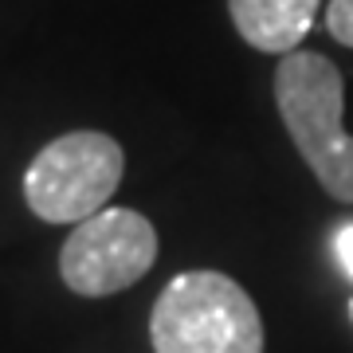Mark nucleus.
I'll return each mask as SVG.
<instances>
[{"instance_id": "nucleus-1", "label": "nucleus", "mask_w": 353, "mask_h": 353, "mask_svg": "<svg viewBox=\"0 0 353 353\" xmlns=\"http://www.w3.org/2000/svg\"><path fill=\"white\" fill-rule=\"evenodd\" d=\"M275 106L294 150L318 185L341 204H353V138L345 134V83L318 51H290L275 71Z\"/></svg>"}, {"instance_id": "nucleus-2", "label": "nucleus", "mask_w": 353, "mask_h": 353, "mask_svg": "<svg viewBox=\"0 0 353 353\" xmlns=\"http://www.w3.org/2000/svg\"><path fill=\"white\" fill-rule=\"evenodd\" d=\"M153 353H263V318L224 271H181L150 314Z\"/></svg>"}, {"instance_id": "nucleus-3", "label": "nucleus", "mask_w": 353, "mask_h": 353, "mask_svg": "<svg viewBox=\"0 0 353 353\" xmlns=\"http://www.w3.org/2000/svg\"><path fill=\"white\" fill-rule=\"evenodd\" d=\"M122 173L126 153L110 134L75 130L36 153L24 173V201L48 224H83L110 204Z\"/></svg>"}, {"instance_id": "nucleus-4", "label": "nucleus", "mask_w": 353, "mask_h": 353, "mask_svg": "<svg viewBox=\"0 0 353 353\" xmlns=\"http://www.w3.org/2000/svg\"><path fill=\"white\" fill-rule=\"evenodd\" d=\"M157 263V232L134 208H102L67 236L59 275L83 299H106L134 287Z\"/></svg>"}, {"instance_id": "nucleus-5", "label": "nucleus", "mask_w": 353, "mask_h": 353, "mask_svg": "<svg viewBox=\"0 0 353 353\" xmlns=\"http://www.w3.org/2000/svg\"><path fill=\"white\" fill-rule=\"evenodd\" d=\"M322 0H228V16L255 51L290 55L318 20Z\"/></svg>"}, {"instance_id": "nucleus-6", "label": "nucleus", "mask_w": 353, "mask_h": 353, "mask_svg": "<svg viewBox=\"0 0 353 353\" xmlns=\"http://www.w3.org/2000/svg\"><path fill=\"white\" fill-rule=\"evenodd\" d=\"M326 32L338 39L341 48H353V0H330Z\"/></svg>"}, {"instance_id": "nucleus-7", "label": "nucleus", "mask_w": 353, "mask_h": 353, "mask_svg": "<svg viewBox=\"0 0 353 353\" xmlns=\"http://www.w3.org/2000/svg\"><path fill=\"white\" fill-rule=\"evenodd\" d=\"M334 252H338L341 271L353 279V220H350V224H341L338 232H334Z\"/></svg>"}, {"instance_id": "nucleus-8", "label": "nucleus", "mask_w": 353, "mask_h": 353, "mask_svg": "<svg viewBox=\"0 0 353 353\" xmlns=\"http://www.w3.org/2000/svg\"><path fill=\"white\" fill-rule=\"evenodd\" d=\"M350 318H353V299H350Z\"/></svg>"}]
</instances>
